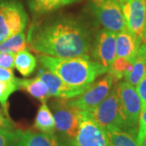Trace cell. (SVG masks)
Returning <instances> with one entry per match:
<instances>
[{
  "label": "cell",
  "instance_id": "8",
  "mask_svg": "<svg viewBox=\"0 0 146 146\" xmlns=\"http://www.w3.org/2000/svg\"><path fill=\"white\" fill-rule=\"evenodd\" d=\"M115 78L108 73L98 81L92 84V85L84 93L73 99L69 100V103L76 107L80 111L89 112L106 98L109 94Z\"/></svg>",
  "mask_w": 146,
  "mask_h": 146
},
{
  "label": "cell",
  "instance_id": "29",
  "mask_svg": "<svg viewBox=\"0 0 146 146\" xmlns=\"http://www.w3.org/2000/svg\"><path fill=\"white\" fill-rule=\"evenodd\" d=\"M16 77H15L12 69L1 68L0 67V80L1 81H7L10 82L13 81Z\"/></svg>",
  "mask_w": 146,
  "mask_h": 146
},
{
  "label": "cell",
  "instance_id": "17",
  "mask_svg": "<svg viewBox=\"0 0 146 146\" xmlns=\"http://www.w3.org/2000/svg\"><path fill=\"white\" fill-rule=\"evenodd\" d=\"M19 87L42 102H46L50 98L46 84L38 76L31 79H19Z\"/></svg>",
  "mask_w": 146,
  "mask_h": 146
},
{
  "label": "cell",
  "instance_id": "24",
  "mask_svg": "<svg viewBox=\"0 0 146 146\" xmlns=\"http://www.w3.org/2000/svg\"><path fill=\"white\" fill-rule=\"evenodd\" d=\"M18 130L0 128V146H14Z\"/></svg>",
  "mask_w": 146,
  "mask_h": 146
},
{
  "label": "cell",
  "instance_id": "22",
  "mask_svg": "<svg viewBox=\"0 0 146 146\" xmlns=\"http://www.w3.org/2000/svg\"><path fill=\"white\" fill-rule=\"evenodd\" d=\"M133 63L123 58L116 57L111 63L108 70V73L113 76L115 80H121L125 77L131 71Z\"/></svg>",
  "mask_w": 146,
  "mask_h": 146
},
{
  "label": "cell",
  "instance_id": "4",
  "mask_svg": "<svg viewBox=\"0 0 146 146\" xmlns=\"http://www.w3.org/2000/svg\"><path fill=\"white\" fill-rule=\"evenodd\" d=\"M50 109L54 116L55 129L58 137L72 141L80 125V111L69 103L68 99H58L50 103Z\"/></svg>",
  "mask_w": 146,
  "mask_h": 146
},
{
  "label": "cell",
  "instance_id": "15",
  "mask_svg": "<svg viewBox=\"0 0 146 146\" xmlns=\"http://www.w3.org/2000/svg\"><path fill=\"white\" fill-rule=\"evenodd\" d=\"M146 74V44L141 42L132 64L131 71L125 76V81L136 87Z\"/></svg>",
  "mask_w": 146,
  "mask_h": 146
},
{
  "label": "cell",
  "instance_id": "18",
  "mask_svg": "<svg viewBox=\"0 0 146 146\" xmlns=\"http://www.w3.org/2000/svg\"><path fill=\"white\" fill-rule=\"evenodd\" d=\"M34 127L36 130L46 134H55V123L52 112L46 102H42L39 109L37 110Z\"/></svg>",
  "mask_w": 146,
  "mask_h": 146
},
{
  "label": "cell",
  "instance_id": "3",
  "mask_svg": "<svg viewBox=\"0 0 146 146\" xmlns=\"http://www.w3.org/2000/svg\"><path fill=\"white\" fill-rule=\"evenodd\" d=\"M85 113L105 130L119 128L126 131L122 104L116 86L111 88L106 98L96 108Z\"/></svg>",
  "mask_w": 146,
  "mask_h": 146
},
{
  "label": "cell",
  "instance_id": "27",
  "mask_svg": "<svg viewBox=\"0 0 146 146\" xmlns=\"http://www.w3.org/2000/svg\"><path fill=\"white\" fill-rule=\"evenodd\" d=\"M136 90L140 97L142 110L146 109V74L136 86Z\"/></svg>",
  "mask_w": 146,
  "mask_h": 146
},
{
  "label": "cell",
  "instance_id": "30",
  "mask_svg": "<svg viewBox=\"0 0 146 146\" xmlns=\"http://www.w3.org/2000/svg\"><path fill=\"white\" fill-rule=\"evenodd\" d=\"M59 143L58 146H74L72 144V141H68V140H63V139H61L59 138Z\"/></svg>",
  "mask_w": 146,
  "mask_h": 146
},
{
  "label": "cell",
  "instance_id": "21",
  "mask_svg": "<svg viewBox=\"0 0 146 146\" xmlns=\"http://www.w3.org/2000/svg\"><path fill=\"white\" fill-rule=\"evenodd\" d=\"M27 46L26 36L24 32L11 36L0 43V52L11 53L16 54L25 50Z\"/></svg>",
  "mask_w": 146,
  "mask_h": 146
},
{
  "label": "cell",
  "instance_id": "31",
  "mask_svg": "<svg viewBox=\"0 0 146 146\" xmlns=\"http://www.w3.org/2000/svg\"><path fill=\"white\" fill-rule=\"evenodd\" d=\"M142 42H144L146 44V21L144 27V31H143V35H142Z\"/></svg>",
  "mask_w": 146,
  "mask_h": 146
},
{
  "label": "cell",
  "instance_id": "20",
  "mask_svg": "<svg viewBox=\"0 0 146 146\" xmlns=\"http://www.w3.org/2000/svg\"><path fill=\"white\" fill-rule=\"evenodd\" d=\"M36 59L28 50H24L15 54V68L24 76H29L34 72Z\"/></svg>",
  "mask_w": 146,
  "mask_h": 146
},
{
  "label": "cell",
  "instance_id": "23",
  "mask_svg": "<svg viewBox=\"0 0 146 146\" xmlns=\"http://www.w3.org/2000/svg\"><path fill=\"white\" fill-rule=\"evenodd\" d=\"M20 89L19 87V78H16L13 81L7 82L0 80V104L3 110L8 115L7 111V100L15 91ZM9 116V115H8Z\"/></svg>",
  "mask_w": 146,
  "mask_h": 146
},
{
  "label": "cell",
  "instance_id": "10",
  "mask_svg": "<svg viewBox=\"0 0 146 146\" xmlns=\"http://www.w3.org/2000/svg\"><path fill=\"white\" fill-rule=\"evenodd\" d=\"M116 34L107 29H101L93 38L91 54L94 60L108 68L116 58Z\"/></svg>",
  "mask_w": 146,
  "mask_h": 146
},
{
  "label": "cell",
  "instance_id": "16",
  "mask_svg": "<svg viewBox=\"0 0 146 146\" xmlns=\"http://www.w3.org/2000/svg\"><path fill=\"white\" fill-rule=\"evenodd\" d=\"M79 1L80 0H27V3L33 16H42Z\"/></svg>",
  "mask_w": 146,
  "mask_h": 146
},
{
  "label": "cell",
  "instance_id": "5",
  "mask_svg": "<svg viewBox=\"0 0 146 146\" xmlns=\"http://www.w3.org/2000/svg\"><path fill=\"white\" fill-rule=\"evenodd\" d=\"M27 23L28 15L21 2L0 0V43L24 32Z\"/></svg>",
  "mask_w": 146,
  "mask_h": 146
},
{
  "label": "cell",
  "instance_id": "19",
  "mask_svg": "<svg viewBox=\"0 0 146 146\" xmlns=\"http://www.w3.org/2000/svg\"><path fill=\"white\" fill-rule=\"evenodd\" d=\"M110 146H140L136 135L119 128L106 129Z\"/></svg>",
  "mask_w": 146,
  "mask_h": 146
},
{
  "label": "cell",
  "instance_id": "7",
  "mask_svg": "<svg viewBox=\"0 0 146 146\" xmlns=\"http://www.w3.org/2000/svg\"><path fill=\"white\" fill-rule=\"evenodd\" d=\"M116 89L122 104L125 120L126 131L136 136L137 125L142 106L136 87L132 86L127 81H121L116 85Z\"/></svg>",
  "mask_w": 146,
  "mask_h": 146
},
{
  "label": "cell",
  "instance_id": "13",
  "mask_svg": "<svg viewBox=\"0 0 146 146\" xmlns=\"http://www.w3.org/2000/svg\"><path fill=\"white\" fill-rule=\"evenodd\" d=\"M59 140L56 134H46L31 130H18L14 146H58Z\"/></svg>",
  "mask_w": 146,
  "mask_h": 146
},
{
  "label": "cell",
  "instance_id": "6",
  "mask_svg": "<svg viewBox=\"0 0 146 146\" xmlns=\"http://www.w3.org/2000/svg\"><path fill=\"white\" fill-rule=\"evenodd\" d=\"M89 7L104 29L115 33L127 30L119 0H89Z\"/></svg>",
  "mask_w": 146,
  "mask_h": 146
},
{
  "label": "cell",
  "instance_id": "28",
  "mask_svg": "<svg viewBox=\"0 0 146 146\" xmlns=\"http://www.w3.org/2000/svg\"><path fill=\"white\" fill-rule=\"evenodd\" d=\"M0 128L14 130V123L9 116L5 114L3 110H0Z\"/></svg>",
  "mask_w": 146,
  "mask_h": 146
},
{
  "label": "cell",
  "instance_id": "14",
  "mask_svg": "<svg viewBox=\"0 0 146 146\" xmlns=\"http://www.w3.org/2000/svg\"><path fill=\"white\" fill-rule=\"evenodd\" d=\"M141 42L142 39L137 38L127 29L117 33L116 57L123 58L133 63Z\"/></svg>",
  "mask_w": 146,
  "mask_h": 146
},
{
  "label": "cell",
  "instance_id": "25",
  "mask_svg": "<svg viewBox=\"0 0 146 146\" xmlns=\"http://www.w3.org/2000/svg\"><path fill=\"white\" fill-rule=\"evenodd\" d=\"M146 136V109L141 110L139 121H138V129L136 134V139L140 145L142 140Z\"/></svg>",
  "mask_w": 146,
  "mask_h": 146
},
{
  "label": "cell",
  "instance_id": "12",
  "mask_svg": "<svg viewBox=\"0 0 146 146\" xmlns=\"http://www.w3.org/2000/svg\"><path fill=\"white\" fill-rule=\"evenodd\" d=\"M37 76L46 84L50 97H54L56 98L72 99L81 95L89 89L71 86L48 70H41Z\"/></svg>",
  "mask_w": 146,
  "mask_h": 146
},
{
  "label": "cell",
  "instance_id": "11",
  "mask_svg": "<svg viewBox=\"0 0 146 146\" xmlns=\"http://www.w3.org/2000/svg\"><path fill=\"white\" fill-rule=\"evenodd\" d=\"M119 3L127 29L142 39L146 21V0H119Z\"/></svg>",
  "mask_w": 146,
  "mask_h": 146
},
{
  "label": "cell",
  "instance_id": "32",
  "mask_svg": "<svg viewBox=\"0 0 146 146\" xmlns=\"http://www.w3.org/2000/svg\"><path fill=\"white\" fill-rule=\"evenodd\" d=\"M140 146H146V136H145V138L142 140L141 143L140 144Z\"/></svg>",
  "mask_w": 146,
  "mask_h": 146
},
{
  "label": "cell",
  "instance_id": "1",
  "mask_svg": "<svg viewBox=\"0 0 146 146\" xmlns=\"http://www.w3.org/2000/svg\"><path fill=\"white\" fill-rule=\"evenodd\" d=\"M93 32L80 18L63 16L34 24L27 42L38 54L58 58L85 56L91 50Z\"/></svg>",
  "mask_w": 146,
  "mask_h": 146
},
{
  "label": "cell",
  "instance_id": "26",
  "mask_svg": "<svg viewBox=\"0 0 146 146\" xmlns=\"http://www.w3.org/2000/svg\"><path fill=\"white\" fill-rule=\"evenodd\" d=\"M0 67L13 69L15 68V54L11 53L0 52Z\"/></svg>",
  "mask_w": 146,
  "mask_h": 146
},
{
  "label": "cell",
  "instance_id": "2",
  "mask_svg": "<svg viewBox=\"0 0 146 146\" xmlns=\"http://www.w3.org/2000/svg\"><path fill=\"white\" fill-rule=\"evenodd\" d=\"M37 58L46 70L74 87L89 88L98 77L108 72V68L91 59L89 55L58 58L38 54Z\"/></svg>",
  "mask_w": 146,
  "mask_h": 146
},
{
  "label": "cell",
  "instance_id": "9",
  "mask_svg": "<svg viewBox=\"0 0 146 146\" xmlns=\"http://www.w3.org/2000/svg\"><path fill=\"white\" fill-rule=\"evenodd\" d=\"M72 144L74 146H110L106 131L82 111L78 131Z\"/></svg>",
  "mask_w": 146,
  "mask_h": 146
}]
</instances>
